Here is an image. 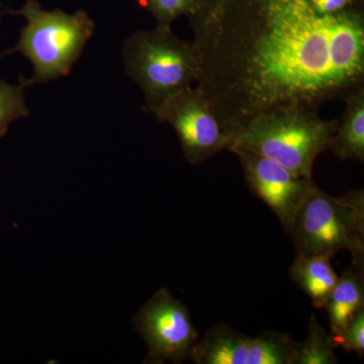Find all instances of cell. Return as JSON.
<instances>
[{"label": "cell", "instance_id": "cell-1", "mask_svg": "<svg viewBox=\"0 0 364 364\" xmlns=\"http://www.w3.org/2000/svg\"><path fill=\"white\" fill-rule=\"evenodd\" d=\"M359 0H198L196 88L231 136L286 107L320 111L364 86Z\"/></svg>", "mask_w": 364, "mask_h": 364}, {"label": "cell", "instance_id": "cell-2", "mask_svg": "<svg viewBox=\"0 0 364 364\" xmlns=\"http://www.w3.org/2000/svg\"><path fill=\"white\" fill-rule=\"evenodd\" d=\"M338 123L339 119L327 121L318 112L301 107L274 109L251 119L235 134L230 149L253 151L296 176L312 178L314 163L329 150Z\"/></svg>", "mask_w": 364, "mask_h": 364}, {"label": "cell", "instance_id": "cell-3", "mask_svg": "<svg viewBox=\"0 0 364 364\" xmlns=\"http://www.w3.org/2000/svg\"><path fill=\"white\" fill-rule=\"evenodd\" d=\"M11 14L23 16L26 23L16 45L4 55L21 53L32 63V76L21 78L25 87L68 76L95 33V21L82 9L48 11L37 0H26Z\"/></svg>", "mask_w": 364, "mask_h": 364}, {"label": "cell", "instance_id": "cell-4", "mask_svg": "<svg viewBox=\"0 0 364 364\" xmlns=\"http://www.w3.org/2000/svg\"><path fill=\"white\" fill-rule=\"evenodd\" d=\"M124 71L142 91L144 111L153 114L166 98L191 87L200 76L193 43L179 39L171 28L136 31L122 47Z\"/></svg>", "mask_w": 364, "mask_h": 364}, {"label": "cell", "instance_id": "cell-5", "mask_svg": "<svg viewBox=\"0 0 364 364\" xmlns=\"http://www.w3.org/2000/svg\"><path fill=\"white\" fill-rule=\"evenodd\" d=\"M298 255L332 258L347 251L352 267L364 270V191L332 196L317 186L306 196L291 230Z\"/></svg>", "mask_w": 364, "mask_h": 364}, {"label": "cell", "instance_id": "cell-6", "mask_svg": "<svg viewBox=\"0 0 364 364\" xmlns=\"http://www.w3.org/2000/svg\"><path fill=\"white\" fill-rule=\"evenodd\" d=\"M153 114L173 128L184 157L193 166L229 151L233 143L207 98L193 86L166 98Z\"/></svg>", "mask_w": 364, "mask_h": 364}, {"label": "cell", "instance_id": "cell-7", "mask_svg": "<svg viewBox=\"0 0 364 364\" xmlns=\"http://www.w3.org/2000/svg\"><path fill=\"white\" fill-rule=\"evenodd\" d=\"M136 331L147 344L144 363L161 364L191 360L198 333L188 306L168 289L157 291L134 318Z\"/></svg>", "mask_w": 364, "mask_h": 364}, {"label": "cell", "instance_id": "cell-8", "mask_svg": "<svg viewBox=\"0 0 364 364\" xmlns=\"http://www.w3.org/2000/svg\"><path fill=\"white\" fill-rule=\"evenodd\" d=\"M238 157L251 191L274 213L287 234L306 196L316 186L313 178L296 176L279 163L240 147L229 150Z\"/></svg>", "mask_w": 364, "mask_h": 364}, {"label": "cell", "instance_id": "cell-9", "mask_svg": "<svg viewBox=\"0 0 364 364\" xmlns=\"http://www.w3.org/2000/svg\"><path fill=\"white\" fill-rule=\"evenodd\" d=\"M252 338L220 324L198 338L191 360L196 364H248Z\"/></svg>", "mask_w": 364, "mask_h": 364}, {"label": "cell", "instance_id": "cell-10", "mask_svg": "<svg viewBox=\"0 0 364 364\" xmlns=\"http://www.w3.org/2000/svg\"><path fill=\"white\" fill-rule=\"evenodd\" d=\"M345 109L329 150L338 159L364 162V86L344 98Z\"/></svg>", "mask_w": 364, "mask_h": 364}, {"label": "cell", "instance_id": "cell-11", "mask_svg": "<svg viewBox=\"0 0 364 364\" xmlns=\"http://www.w3.org/2000/svg\"><path fill=\"white\" fill-rule=\"evenodd\" d=\"M289 277L310 298L316 309H324L330 294L336 286L338 275L331 265V258L323 255H298L289 267Z\"/></svg>", "mask_w": 364, "mask_h": 364}, {"label": "cell", "instance_id": "cell-12", "mask_svg": "<svg viewBox=\"0 0 364 364\" xmlns=\"http://www.w3.org/2000/svg\"><path fill=\"white\" fill-rule=\"evenodd\" d=\"M364 308L363 272L354 267L345 270L338 277L324 306L329 316L331 336L341 331Z\"/></svg>", "mask_w": 364, "mask_h": 364}, {"label": "cell", "instance_id": "cell-13", "mask_svg": "<svg viewBox=\"0 0 364 364\" xmlns=\"http://www.w3.org/2000/svg\"><path fill=\"white\" fill-rule=\"evenodd\" d=\"M298 342L286 333L265 331L252 338L248 364H296Z\"/></svg>", "mask_w": 364, "mask_h": 364}, {"label": "cell", "instance_id": "cell-14", "mask_svg": "<svg viewBox=\"0 0 364 364\" xmlns=\"http://www.w3.org/2000/svg\"><path fill=\"white\" fill-rule=\"evenodd\" d=\"M334 341L324 328L318 324L315 315L310 317L308 336L305 341L298 343L296 364H336Z\"/></svg>", "mask_w": 364, "mask_h": 364}, {"label": "cell", "instance_id": "cell-15", "mask_svg": "<svg viewBox=\"0 0 364 364\" xmlns=\"http://www.w3.org/2000/svg\"><path fill=\"white\" fill-rule=\"evenodd\" d=\"M25 85L0 80V138L6 135L14 122L30 116L26 105Z\"/></svg>", "mask_w": 364, "mask_h": 364}, {"label": "cell", "instance_id": "cell-16", "mask_svg": "<svg viewBox=\"0 0 364 364\" xmlns=\"http://www.w3.org/2000/svg\"><path fill=\"white\" fill-rule=\"evenodd\" d=\"M139 6L154 16L156 26L171 28L173 21L182 16H191L198 0H136Z\"/></svg>", "mask_w": 364, "mask_h": 364}, {"label": "cell", "instance_id": "cell-17", "mask_svg": "<svg viewBox=\"0 0 364 364\" xmlns=\"http://www.w3.org/2000/svg\"><path fill=\"white\" fill-rule=\"evenodd\" d=\"M335 346L342 347L347 352H356L359 358L364 353V308L353 318L341 331L331 336Z\"/></svg>", "mask_w": 364, "mask_h": 364}, {"label": "cell", "instance_id": "cell-18", "mask_svg": "<svg viewBox=\"0 0 364 364\" xmlns=\"http://www.w3.org/2000/svg\"><path fill=\"white\" fill-rule=\"evenodd\" d=\"M0 6H1V0H0Z\"/></svg>", "mask_w": 364, "mask_h": 364}]
</instances>
